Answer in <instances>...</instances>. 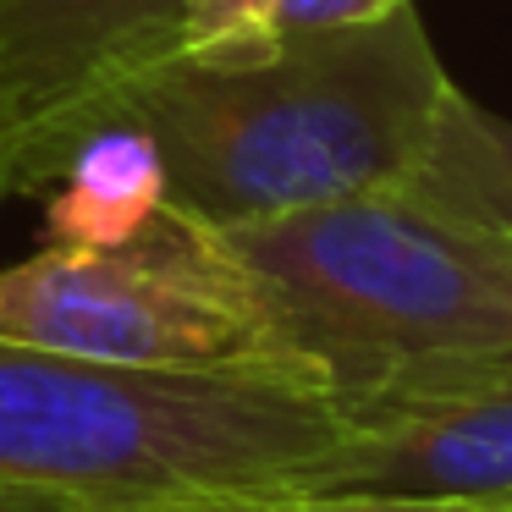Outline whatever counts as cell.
Segmentation results:
<instances>
[{
    "mask_svg": "<svg viewBox=\"0 0 512 512\" xmlns=\"http://www.w3.org/2000/svg\"><path fill=\"white\" fill-rule=\"evenodd\" d=\"M408 0H281L270 17L265 45L276 39H298V34H320V28H353V23H375V17L397 12Z\"/></svg>",
    "mask_w": 512,
    "mask_h": 512,
    "instance_id": "cell-10",
    "label": "cell"
},
{
    "mask_svg": "<svg viewBox=\"0 0 512 512\" xmlns=\"http://www.w3.org/2000/svg\"><path fill=\"white\" fill-rule=\"evenodd\" d=\"M402 188L512 243V122L452 89Z\"/></svg>",
    "mask_w": 512,
    "mask_h": 512,
    "instance_id": "cell-7",
    "label": "cell"
},
{
    "mask_svg": "<svg viewBox=\"0 0 512 512\" xmlns=\"http://www.w3.org/2000/svg\"><path fill=\"white\" fill-rule=\"evenodd\" d=\"M452 89L408 0L353 28L182 50L116 94L100 133H133L160 204L226 232L402 188Z\"/></svg>",
    "mask_w": 512,
    "mask_h": 512,
    "instance_id": "cell-1",
    "label": "cell"
},
{
    "mask_svg": "<svg viewBox=\"0 0 512 512\" xmlns=\"http://www.w3.org/2000/svg\"><path fill=\"white\" fill-rule=\"evenodd\" d=\"M342 435L276 375H177L0 342V496L28 512L270 501Z\"/></svg>",
    "mask_w": 512,
    "mask_h": 512,
    "instance_id": "cell-2",
    "label": "cell"
},
{
    "mask_svg": "<svg viewBox=\"0 0 512 512\" xmlns=\"http://www.w3.org/2000/svg\"><path fill=\"white\" fill-rule=\"evenodd\" d=\"M12 199V182H6V171H0V204Z\"/></svg>",
    "mask_w": 512,
    "mask_h": 512,
    "instance_id": "cell-12",
    "label": "cell"
},
{
    "mask_svg": "<svg viewBox=\"0 0 512 512\" xmlns=\"http://www.w3.org/2000/svg\"><path fill=\"white\" fill-rule=\"evenodd\" d=\"M0 342L127 369L309 386L215 232L171 204H155L122 237H61L0 265Z\"/></svg>",
    "mask_w": 512,
    "mask_h": 512,
    "instance_id": "cell-4",
    "label": "cell"
},
{
    "mask_svg": "<svg viewBox=\"0 0 512 512\" xmlns=\"http://www.w3.org/2000/svg\"><path fill=\"white\" fill-rule=\"evenodd\" d=\"M0 512H28L23 501H12V496H0Z\"/></svg>",
    "mask_w": 512,
    "mask_h": 512,
    "instance_id": "cell-11",
    "label": "cell"
},
{
    "mask_svg": "<svg viewBox=\"0 0 512 512\" xmlns=\"http://www.w3.org/2000/svg\"><path fill=\"white\" fill-rule=\"evenodd\" d=\"M177 512H512L474 507V501H391V496H270V501H215V507Z\"/></svg>",
    "mask_w": 512,
    "mask_h": 512,
    "instance_id": "cell-9",
    "label": "cell"
},
{
    "mask_svg": "<svg viewBox=\"0 0 512 512\" xmlns=\"http://www.w3.org/2000/svg\"><path fill=\"white\" fill-rule=\"evenodd\" d=\"M336 446L287 496L512 507V358L408 375L336 408Z\"/></svg>",
    "mask_w": 512,
    "mask_h": 512,
    "instance_id": "cell-6",
    "label": "cell"
},
{
    "mask_svg": "<svg viewBox=\"0 0 512 512\" xmlns=\"http://www.w3.org/2000/svg\"><path fill=\"white\" fill-rule=\"evenodd\" d=\"M188 0H0V171L12 193L67 177L116 94L182 56Z\"/></svg>",
    "mask_w": 512,
    "mask_h": 512,
    "instance_id": "cell-5",
    "label": "cell"
},
{
    "mask_svg": "<svg viewBox=\"0 0 512 512\" xmlns=\"http://www.w3.org/2000/svg\"><path fill=\"white\" fill-rule=\"evenodd\" d=\"M276 6L281 0H188V17H182V50L210 56V50L265 45Z\"/></svg>",
    "mask_w": 512,
    "mask_h": 512,
    "instance_id": "cell-8",
    "label": "cell"
},
{
    "mask_svg": "<svg viewBox=\"0 0 512 512\" xmlns=\"http://www.w3.org/2000/svg\"><path fill=\"white\" fill-rule=\"evenodd\" d=\"M331 408L408 375L512 358V243L375 188L215 232Z\"/></svg>",
    "mask_w": 512,
    "mask_h": 512,
    "instance_id": "cell-3",
    "label": "cell"
}]
</instances>
